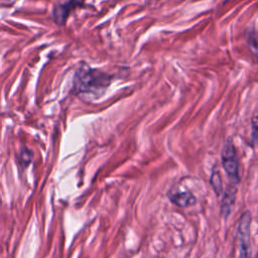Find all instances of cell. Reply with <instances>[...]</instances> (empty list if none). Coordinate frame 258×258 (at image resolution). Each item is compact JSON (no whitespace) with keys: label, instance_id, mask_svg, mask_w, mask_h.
<instances>
[{"label":"cell","instance_id":"cell-6","mask_svg":"<svg viewBox=\"0 0 258 258\" xmlns=\"http://www.w3.org/2000/svg\"><path fill=\"white\" fill-rule=\"evenodd\" d=\"M237 186L236 184H232L230 183L224 195H223V199L221 202V215L223 216L224 219H227L229 217V215L232 212V209L235 205V200H236V195H237Z\"/></svg>","mask_w":258,"mask_h":258},{"label":"cell","instance_id":"cell-4","mask_svg":"<svg viewBox=\"0 0 258 258\" xmlns=\"http://www.w3.org/2000/svg\"><path fill=\"white\" fill-rule=\"evenodd\" d=\"M85 0H69L61 4H56L52 10V16L54 22L57 25H63L72 12V10L76 9L77 7L83 6Z\"/></svg>","mask_w":258,"mask_h":258},{"label":"cell","instance_id":"cell-7","mask_svg":"<svg viewBox=\"0 0 258 258\" xmlns=\"http://www.w3.org/2000/svg\"><path fill=\"white\" fill-rule=\"evenodd\" d=\"M210 184L215 191L217 197H220L223 192V181H222V176L220 173L219 168L214 167L212 169V173L210 176Z\"/></svg>","mask_w":258,"mask_h":258},{"label":"cell","instance_id":"cell-3","mask_svg":"<svg viewBox=\"0 0 258 258\" xmlns=\"http://www.w3.org/2000/svg\"><path fill=\"white\" fill-rule=\"evenodd\" d=\"M221 160L223 168L230 180V183L238 185V183L240 182L239 160L234 142L230 138L227 139L223 145L221 151Z\"/></svg>","mask_w":258,"mask_h":258},{"label":"cell","instance_id":"cell-8","mask_svg":"<svg viewBox=\"0 0 258 258\" xmlns=\"http://www.w3.org/2000/svg\"><path fill=\"white\" fill-rule=\"evenodd\" d=\"M245 36H246V42L249 45L250 50L256 57L257 56V32L255 27H251L247 29Z\"/></svg>","mask_w":258,"mask_h":258},{"label":"cell","instance_id":"cell-2","mask_svg":"<svg viewBox=\"0 0 258 258\" xmlns=\"http://www.w3.org/2000/svg\"><path fill=\"white\" fill-rule=\"evenodd\" d=\"M251 222V213L247 210L241 215L237 227L238 258H252Z\"/></svg>","mask_w":258,"mask_h":258},{"label":"cell","instance_id":"cell-1","mask_svg":"<svg viewBox=\"0 0 258 258\" xmlns=\"http://www.w3.org/2000/svg\"><path fill=\"white\" fill-rule=\"evenodd\" d=\"M112 81L113 76L100 69L81 66L75 73L73 93L75 95L97 99L106 92Z\"/></svg>","mask_w":258,"mask_h":258},{"label":"cell","instance_id":"cell-10","mask_svg":"<svg viewBox=\"0 0 258 258\" xmlns=\"http://www.w3.org/2000/svg\"><path fill=\"white\" fill-rule=\"evenodd\" d=\"M251 128H252V133H251V137H252V141L255 143L256 142V128H257V115L256 113H254L253 117H252V121H251Z\"/></svg>","mask_w":258,"mask_h":258},{"label":"cell","instance_id":"cell-9","mask_svg":"<svg viewBox=\"0 0 258 258\" xmlns=\"http://www.w3.org/2000/svg\"><path fill=\"white\" fill-rule=\"evenodd\" d=\"M32 156H33L32 152H31L28 148L23 147V148L21 149L20 155H19V161H20V163L22 164V166L26 167V166L31 162Z\"/></svg>","mask_w":258,"mask_h":258},{"label":"cell","instance_id":"cell-5","mask_svg":"<svg viewBox=\"0 0 258 258\" xmlns=\"http://www.w3.org/2000/svg\"><path fill=\"white\" fill-rule=\"evenodd\" d=\"M168 199L169 201L179 207V208H187L196 204V197L191 191L188 189H183V190H175V191H170L168 192Z\"/></svg>","mask_w":258,"mask_h":258}]
</instances>
